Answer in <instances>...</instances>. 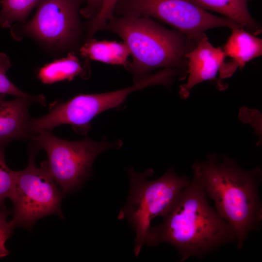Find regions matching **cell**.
<instances>
[{"label": "cell", "instance_id": "6da1fadb", "mask_svg": "<svg viewBox=\"0 0 262 262\" xmlns=\"http://www.w3.org/2000/svg\"><path fill=\"white\" fill-rule=\"evenodd\" d=\"M161 216L159 225L151 226L145 243L148 246L170 244L177 250L180 262L201 258L236 241L233 229L210 205L204 189L194 178Z\"/></svg>", "mask_w": 262, "mask_h": 262}, {"label": "cell", "instance_id": "7a4b0ae2", "mask_svg": "<svg viewBox=\"0 0 262 262\" xmlns=\"http://www.w3.org/2000/svg\"><path fill=\"white\" fill-rule=\"evenodd\" d=\"M192 168L193 178L214 202L217 213L234 231L237 248L242 249L249 234L261 229L262 169H244L232 158L214 153L195 161Z\"/></svg>", "mask_w": 262, "mask_h": 262}, {"label": "cell", "instance_id": "3957f363", "mask_svg": "<svg viewBox=\"0 0 262 262\" xmlns=\"http://www.w3.org/2000/svg\"><path fill=\"white\" fill-rule=\"evenodd\" d=\"M104 29L118 35L128 46L132 62L126 68L134 82L157 68H175L187 75L185 56L198 41L146 17L114 16Z\"/></svg>", "mask_w": 262, "mask_h": 262}, {"label": "cell", "instance_id": "277c9868", "mask_svg": "<svg viewBox=\"0 0 262 262\" xmlns=\"http://www.w3.org/2000/svg\"><path fill=\"white\" fill-rule=\"evenodd\" d=\"M152 169L137 172L132 167L128 170L130 191L126 204L117 218H127L136 232L134 252L139 255L152 219L161 216L179 193L189 182L184 175L176 174L173 167L159 178L148 180Z\"/></svg>", "mask_w": 262, "mask_h": 262}, {"label": "cell", "instance_id": "5b68a950", "mask_svg": "<svg viewBox=\"0 0 262 262\" xmlns=\"http://www.w3.org/2000/svg\"><path fill=\"white\" fill-rule=\"evenodd\" d=\"M31 139L38 149L46 152L47 159L41 164L64 194L75 190L83 182L100 153L110 148H119L122 145L120 139L112 142L85 138L70 141L55 136L51 131L33 135Z\"/></svg>", "mask_w": 262, "mask_h": 262}, {"label": "cell", "instance_id": "8992f818", "mask_svg": "<svg viewBox=\"0 0 262 262\" xmlns=\"http://www.w3.org/2000/svg\"><path fill=\"white\" fill-rule=\"evenodd\" d=\"M84 0H42L33 17L11 27L13 38L33 39L46 49L61 53L79 45L82 34L80 19Z\"/></svg>", "mask_w": 262, "mask_h": 262}, {"label": "cell", "instance_id": "52a82bcc", "mask_svg": "<svg viewBox=\"0 0 262 262\" xmlns=\"http://www.w3.org/2000/svg\"><path fill=\"white\" fill-rule=\"evenodd\" d=\"M38 149L32 143L29 150V163L24 169L14 171L9 198L14 205L13 226L33 228L39 219L56 214L63 217L61 203L64 194L46 168L38 167L35 158Z\"/></svg>", "mask_w": 262, "mask_h": 262}, {"label": "cell", "instance_id": "ba28073f", "mask_svg": "<svg viewBox=\"0 0 262 262\" xmlns=\"http://www.w3.org/2000/svg\"><path fill=\"white\" fill-rule=\"evenodd\" d=\"M114 15L154 17L196 41L210 29L241 27L229 18L209 13L190 0H118Z\"/></svg>", "mask_w": 262, "mask_h": 262}, {"label": "cell", "instance_id": "9c48e42d", "mask_svg": "<svg viewBox=\"0 0 262 262\" xmlns=\"http://www.w3.org/2000/svg\"><path fill=\"white\" fill-rule=\"evenodd\" d=\"M155 83L154 78L148 76L120 90L104 93L79 94L66 101L53 104L45 115L30 119V132L33 135L51 131L59 126L68 124L76 132L85 134L90 128V121L98 114L120 106L131 93Z\"/></svg>", "mask_w": 262, "mask_h": 262}, {"label": "cell", "instance_id": "30bf717a", "mask_svg": "<svg viewBox=\"0 0 262 262\" xmlns=\"http://www.w3.org/2000/svg\"><path fill=\"white\" fill-rule=\"evenodd\" d=\"M185 57L188 76L186 82L180 85L179 89V95L183 99L189 96L190 91L196 84L215 80L226 57L223 49L214 47L205 33Z\"/></svg>", "mask_w": 262, "mask_h": 262}, {"label": "cell", "instance_id": "8fae6325", "mask_svg": "<svg viewBox=\"0 0 262 262\" xmlns=\"http://www.w3.org/2000/svg\"><path fill=\"white\" fill-rule=\"evenodd\" d=\"M5 97V95L0 94V147H4L15 140L31 138L28 109L33 103L46 105L42 95L34 98L16 97L12 100H6Z\"/></svg>", "mask_w": 262, "mask_h": 262}, {"label": "cell", "instance_id": "7c38bea8", "mask_svg": "<svg viewBox=\"0 0 262 262\" xmlns=\"http://www.w3.org/2000/svg\"><path fill=\"white\" fill-rule=\"evenodd\" d=\"M222 49L232 61L222 64L219 80L230 77L237 68H242L250 60L262 54V40L242 27H234Z\"/></svg>", "mask_w": 262, "mask_h": 262}, {"label": "cell", "instance_id": "4fadbf2b", "mask_svg": "<svg viewBox=\"0 0 262 262\" xmlns=\"http://www.w3.org/2000/svg\"><path fill=\"white\" fill-rule=\"evenodd\" d=\"M205 10L214 11L230 19L254 35L261 33L260 25L251 16L248 2L251 0H190Z\"/></svg>", "mask_w": 262, "mask_h": 262}, {"label": "cell", "instance_id": "5bb4252c", "mask_svg": "<svg viewBox=\"0 0 262 262\" xmlns=\"http://www.w3.org/2000/svg\"><path fill=\"white\" fill-rule=\"evenodd\" d=\"M88 63L82 65L74 51H70L62 58L45 64L37 72V78L45 84L62 81H71L76 77H87Z\"/></svg>", "mask_w": 262, "mask_h": 262}, {"label": "cell", "instance_id": "9a60e30c", "mask_svg": "<svg viewBox=\"0 0 262 262\" xmlns=\"http://www.w3.org/2000/svg\"><path fill=\"white\" fill-rule=\"evenodd\" d=\"M81 55L86 60L98 61L125 67L129 62L130 50L124 43L98 40L93 38L85 41L80 48Z\"/></svg>", "mask_w": 262, "mask_h": 262}, {"label": "cell", "instance_id": "2e32d148", "mask_svg": "<svg viewBox=\"0 0 262 262\" xmlns=\"http://www.w3.org/2000/svg\"><path fill=\"white\" fill-rule=\"evenodd\" d=\"M42 0H1L0 26L11 28L14 23L26 22L29 15Z\"/></svg>", "mask_w": 262, "mask_h": 262}, {"label": "cell", "instance_id": "e0dca14e", "mask_svg": "<svg viewBox=\"0 0 262 262\" xmlns=\"http://www.w3.org/2000/svg\"><path fill=\"white\" fill-rule=\"evenodd\" d=\"M118 0H104L98 14L84 25L85 41L92 38L97 32L105 29L107 21L114 17V10Z\"/></svg>", "mask_w": 262, "mask_h": 262}, {"label": "cell", "instance_id": "ac0fdd59", "mask_svg": "<svg viewBox=\"0 0 262 262\" xmlns=\"http://www.w3.org/2000/svg\"><path fill=\"white\" fill-rule=\"evenodd\" d=\"M12 66L9 56L3 52L0 53V94L10 95L16 97L34 98L33 96L20 90L7 78L6 73Z\"/></svg>", "mask_w": 262, "mask_h": 262}, {"label": "cell", "instance_id": "d6986e66", "mask_svg": "<svg viewBox=\"0 0 262 262\" xmlns=\"http://www.w3.org/2000/svg\"><path fill=\"white\" fill-rule=\"evenodd\" d=\"M4 148L0 147V210L5 209L4 200L10 196L14 179V171L5 160Z\"/></svg>", "mask_w": 262, "mask_h": 262}, {"label": "cell", "instance_id": "ffe728a7", "mask_svg": "<svg viewBox=\"0 0 262 262\" xmlns=\"http://www.w3.org/2000/svg\"><path fill=\"white\" fill-rule=\"evenodd\" d=\"M9 213V211L5 209L0 210V258L5 257L9 254L5 244L15 228L11 222L7 221Z\"/></svg>", "mask_w": 262, "mask_h": 262}, {"label": "cell", "instance_id": "44dd1931", "mask_svg": "<svg viewBox=\"0 0 262 262\" xmlns=\"http://www.w3.org/2000/svg\"><path fill=\"white\" fill-rule=\"evenodd\" d=\"M104 0H84L86 5L82 8L80 14L84 17L91 20L99 12Z\"/></svg>", "mask_w": 262, "mask_h": 262}, {"label": "cell", "instance_id": "7402d4cb", "mask_svg": "<svg viewBox=\"0 0 262 262\" xmlns=\"http://www.w3.org/2000/svg\"><path fill=\"white\" fill-rule=\"evenodd\" d=\"M1 0H0V2Z\"/></svg>", "mask_w": 262, "mask_h": 262}]
</instances>
